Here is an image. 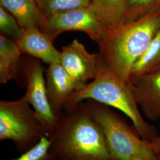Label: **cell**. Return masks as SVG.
Segmentation results:
<instances>
[{
  "mask_svg": "<svg viewBox=\"0 0 160 160\" xmlns=\"http://www.w3.org/2000/svg\"><path fill=\"white\" fill-rule=\"evenodd\" d=\"M150 144L155 152L157 155L160 154V137H158L154 142Z\"/></svg>",
  "mask_w": 160,
  "mask_h": 160,
  "instance_id": "cell-20",
  "label": "cell"
},
{
  "mask_svg": "<svg viewBox=\"0 0 160 160\" xmlns=\"http://www.w3.org/2000/svg\"><path fill=\"white\" fill-rule=\"evenodd\" d=\"M26 92L23 99L32 106L48 137L54 131L59 118L52 109L44 78L45 68L37 59H28L23 62Z\"/></svg>",
  "mask_w": 160,
  "mask_h": 160,
  "instance_id": "cell-7",
  "label": "cell"
},
{
  "mask_svg": "<svg viewBox=\"0 0 160 160\" xmlns=\"http://www.w3.org/2000/svg\"><path fill=\"white\" fill-rule=\"evenodd\" d=\"M89 99L123 113L131 119L134 128L145 141L151 143L158 137L154 127L147 123L141 114L132 83L126 82L114 74L102 57L96 77L82 90L75 92L68 109L75 104Z\"/></svg>",
  "mask_w": 160,
  "mask_h": 160,
  "instance_id": "cell-3",
  "label": "cell"
},
{
  "mask_svg": "<svg viewBox=\"0 0 160 160\" xmlns=\"http://www.w3.org/2000/svg\"><path fill=\"white\" fill-rule=\"evenodd\" d=\"M129 160H147L145 158H144L142 157H139V156H134L132 157Z\"/></svg>",
  "mask_w": 160,
  "mask_h": 160,
  "instance_id": "cell-21",
  "label": "cell"
},
{
  "mask_svg": "<svg viewBox=\"0 0 160 160\" xmlns=\"http://www.w3.org/2000/svg\"><path fill=\"white\" fill-rule=\"evenodd\" d=\"M87 106L92 118L103 132L109 151L114 160H129L139 156L147 160H157L158 155L151 144L139 136L119 114L109 106L87 100Z\"/></svg>",
  "mask_w": 160,
  "mask_h": 160,
  "instance_id": "cell-4",
  "label": "cell"
},
{
  "mask_svg": "<svg viewBox=\"0 0 160 160\" xmlns=\"http://www.w3.org/2000/svg\"><path fill=\"white\" fill-rule=\"evenodd\" d=\"M157 160H160V154L158 155V158H157Z\"/></svg>",
  "mask_w": 160,
  "mask_h": 160,
  "instance_id": "cell-23",
  "label": "cell"
},
{
  "mask_svg": "<svg viewBox=\"0 0 160 160\" xmlns=\"http://www.w3.org/2000/svg\"><path fill=\"white\" fill-rule=\"evenodd\" d=\"M0 6L12 14L24 29H40L46 17L35 0H0Z\"/></svg>",
  "mask_w": 160,
  "mask_h": 160,
  "instance_id": "cell-13",
  "label": "cell"
},
{
  "mask_svg": "<svg viewBox=\"0 0 160 160\" xmlns=\"http://www.w3.org/2000/svg\"><path fill=\"white\" fill-rule=\"evenodd\" d=\"M90 7L109 30L126 21V0H90Z\"/></svg>",
  "mask_w": 160,
  "mask_h": 160,
  "instance_id": "cell-14",
  "label": "cell"
},
{
  "mask_svg": "<svg viewBox=\"0 0 160 160\" xmlns=\"http://www.w3.org/2000/svg\"><path fill=\"white\" fill-rule=\"evenodd\" d=\"M40 30L52 40L65 32L80 31L88 34L97 43L103 39L109 30L90 7L46 17Z\"/></svg>",
  "mask_w": 160,
  "mask_h": 160,
  "instance_id": "cell-6",
  "label": "cell"
},
{
  "mask_svg": "<svg viewBox=\"0 0 160 160\" xmlns=\"http://www.w3.org/2000/svg\"><path fill=\"white\" fill-rule=\"evenodd\" d=\"M159 10L160 0H126L125 22L136 20Z\"/></svg>",
  "mask_w": 160,
  "mask_h": 160,
  "instance_id": "cell-17",
  "label": "cell"
},
{
  "mask_svg": "<svg viewBox=\"0 0 160 160\" xmlns=\"http://www.w3.org/2000/svg\"><path fill=\"white\" fill-rule=\"evenodd\" d=\"M48 137L33 109L23 98L0 101V140H11L22 154Z\"/></svg>",
  "mask_w": 160,
  "mask_h": 160,
  "instance_id": "cell-5",
  "label": "cell"
},
{
  "mask_svg": "<svg viewBox=\"0 0 160 160\" xmlns=\"http://www.w3.org/2000/svg\"><path fill=\"white\" fill-rule=\"evenodd\" d=\"M49 138L58 160H114L100 126L82 102L62 113Z\"/></svg>",
  "mask_w": 160,
  "mask_h": 160,
  "instance_id": "cell-1",
  "label": "cell"
},
{
  "mask_svg": "<svg viewBox=\"0 0 160 160\" xmlns=\"http://www.w3.org/2000/svg\"><path fill=\"white\" fill-rule=\"evenodd\" d=\"M10 160H58L50 149L48 137L43 138L33 148L20 154L17 158Z\"/></svg>",
  "mask_w": 160,
  "mask_h": 160,
  "instance_id": "cell-19",
  "label": "cell"
},
{
  "mask_svg": "<svg viewBox=\"0 0 160 160\" xmlns=\"http://www.w3.org/2000/svg\"><path fill=\"white\" fill-rule=\"evenodd\" d=\"M22 52L16 42L3 34H0V83L18 78L23 69Z\"/></svg>",
  "mask_w": 160,
  "mask_h": 160,
  "instance_id": "cell-12",
  "label": "cell"
},
{
  "mask_svg": "<svg viewBox=\"0 0 160 160\" xmlns=\"http://www.w3.org/2000/svg\"><path fill=\"white\" fill-rule=\"evenodd\" d=\"M160 63V26L148 48L133 65L131 81L139 76L154 71Z\"/></svg>",
  "mask_w": 160,
  "mask_h": 160,
  "instance_id": "cell-15",
  "label": "cell"
},
{
  "mask_svg": "<svg viewBox=\"0 0 160 160\" xmlns=\"http://www.w3.org/2000/svg\"><path fill=\"white\" fill-rule=\"evenodd\" d=\"M53 40L39 29H24L16 42L22 53L30 56L48 63H61V52L54 47Z\"/></svg>",
  "mask_w": 160,
  "mask_h": 160,
  "instance_id": "cell-11",
  "label": "cell"
},
{
  "mask_svg": "<svg viewBox=\"0 0 160 160\" xmlns=\"http://www.w3.org/2000/svg\"><path fill=\"white\" fill-rule=\"evenodd\" d=\"M46 86L52 109L58 117L68 109L73 94L81 90L60 62L49 65Z\"/></svg>",
  "mask_w": 160,
  "mask_h": 160,
  "instance_id": "cell-9",
  "label": "cell"
},
{
  "mask_svg": "<svg viewBox=\"0 0 160 160\" xmlns=\"http://www.w3.org/2000/svg\"><path fill=\"white\" fill-rule=\"evenodd\" d=\"M160 26V10L109 30L98 42L100 54L114 74L131 83L132 69Z\"/></svg>",
  "mask_w": 160,
  "mask_h": 160,
  "instance_id": "cell-2",
  "label": "cell"
},
{
  "mask_svg": "<svg viewBox=\"0 0 160 160\" xmlns=\"http://www.w3.org/2000/svg\"><path fill=\"white\" fill-rule=\"evenodd\" d=\"M159 70H160V63L159 64V65L155 68V69L154 71H159ZM153 72V71H152Z\"/></svg>",
  "mask_w": 160,
  "mask_h": 160,
  "instance_id": "cell-22",
  "label": "cell"
},
{
  "mask_svg": "<svg viewBox=\"0 0 160 160\" xmlns=\"http://www.w3.org/2000/svg\"><path fill=\"white\" fill-rule=\"evenodd\" d=\"M101 59L100 53H89L77 39L63 47L61 52V65L81 90L88 80L95 78Z\"/></svg>",
  "mask_w": 160,
  "mask_h": 160,
  "instance_id": "cell-8",
  "label": "cell"
},
{
  "mask_svg": "<svg viewBox=\"0 0 160 160\" xmlns=\"http://www.w3.org/2000/svg\"><path fill=\"white\" fill-rule=\"evenodd\" d=\"M41 12L48 17L61 12L89 7L90 0H35Z\"/></svg>",
  "mask_w": 160,
  "mask_h": 160,
  "instance_id": "cell-16",
  "label": "cell"
},
{
  "mask_svg": "<svg viewBox=\"0 0 160 160\" xmlns=\"http://www.w3.org/2000/svg\"><path fill=\"white\" fill-rule=\"evenodd\" d=\"M136 101L150 120L160 119V70L131 80Z\"/></svg>",
  "mask_w": 160,
  "mask_h": 160,
  "instance_id": "cell-10",
  "label": "cell"
},
{
  "mask_svg": "<svg viewBox=\"0 0 160 160\" xmlns=\"http://www.w3.org/2000/svg\"><path fill=\"white\" fill-rule=\"evenodd\" d=\"M0 30L1 34L15 42L23 33L24 29L18 23L12 14L0 6Z\"/></svg>",
  "mask_w": 160,
  "mask_h": 160,
  "instance_id": "cell-18",
  "label": "cell"
}]
</instances>
